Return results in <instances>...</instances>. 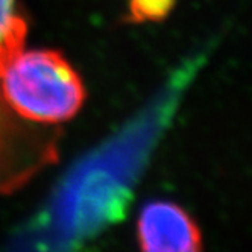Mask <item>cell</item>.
Masks as SVG:
<instances>
[{
    "instance_id": "3957f363",
    "label": "cell",
    "mask_w": 252,
    "mask_h": 252,
    "mask_svg": "<svg viewBox=\"0 0 252 252\" xmlns=\"http://www.w3.org/2000/svg\"><path fill=\"white\" fill-rule=\"evenodd\" d=\"M141 252H202L201 229L191 216L170 201H152L137 220Z\"/></svg>"
},
{
    "instance_id": "6da1fadb",
    "label": "cell",
    "mask_w": 252,
    "mask_h": 252,
    "mask_svg": "<svg viewBox=\"0 0 252 252\" xmlns=\"http://www.w3.org/2000/svg\"><path fill=\"white\" fill-rule=\"evenodd\" d=\"M0 97L20 119L58 125L75 117L85 100L78 71L60 52H20L0 76Z\"/></svg>"
},
{
    "instance_id": "7a4b0ae2",
    "label": "cell",
    "mask_w": 252,
    "mask_h": 252,
    "mask_svg": "<svg viewBox=\"0 0 252 252\" xmlns=\"http://www.w3.org/2000/svg\"><path fill=\"white\" fill-rule=\"evenodd\" d=\"M57 159V134L33 128L0 97V193L11 191Z\"/></svg>"
},
{
    "instance_id": "5b68a950",
    "label": "cell",
    "mask_w": 252,
    "mask_h": 252,
    "mask_svg": "<svg viewBox=\"0 0 252 252\" xmlns=\"http://www.w3.org/2000/svg\"><path fill=\"white\" fill-rule=\"evenodd\" d=\"M175 3L176 0H128V20L132 23L161 22Z\"/></svg>"
},
{
    "instance_id": "277c9868",
    "label": "cell",
    "mask_w": 252,
    "mask_h": 252,
    "mask_svg": "<svg viewBox=\"0 0 252 252\" xmlns=\"http://www.w3.org/2000/svg\"><path fill=\"white\" fill-rule=\"evenodd\" d=\"M26 33L28 25L15 8V0H0V76L23 52Z\"/></svg>"
}]
</instances>
